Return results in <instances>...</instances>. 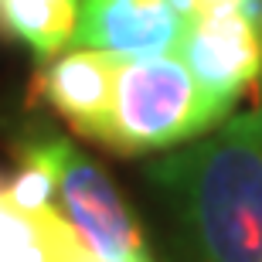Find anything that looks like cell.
<instances>
[{"mask_svg":"<svg viewBox=\"0 0 262 262\" xmlns=\"http://www.w3.org/2000/svg\"><path fill=\"white\" fill-rule=\"evenodd\" d=\"M38 92L75 133L116 154L191 143L232 116V106L214 99L181 55L119 58L68 48L41 72Z\"/></svg>","mask_w":262,"mask_h":262,"instance_id":"6da1fadb","label":"cell"},{"mask_svg":"<svg viewBox=\"0 0 262 262\" xmlns=\"http://www.w3.org/2000/svg\"><path fill=\"white\" fill-rule=\"evenodd\" d=\"M0 24L38 61L65 55L78 31V0H0Z\"/></svg>","mask_w":262,"mask_h":262,"instance_id":"52a82bcc","label":"cell"},{"mask_svg":"<svg viewBox=\"0 0 262 262\" xmlns=\"http://www.w3.org/2000/svg\"><path fill=\"white\" fill-rule=\"evenodd\" d=\"M177 55L214 99L235 106L262 78V10H218L187 24Z\"/></svg>","mask_w":262,"mask_h":262,"instance_id":"277c9868","label":"cell"},{"mask_svg":"<svg viewBox=\"0 0 262 262\" xmlns=\"http://www.w3.org/2000/svg\"><path fill=\"white\" fill-rule=\"evenodd\" d=\"M0 262H102L51 198L0 184Z\"/></svg>","mask_w":262,"mask_h":262,"instance_id":"8992f818","label":"cell"},{"mask_svg":"<svg viewBox=\"0 0 262 262\" xmlns=\"http://www.w3.org/2000/svg\"><path fill=\"white\" fill-rule=\"evenodd\" d=\"M14 150L20 164L45 177L51 204L102 262H154L116 187L78 146L48 126H28L14 136Z\"/></svg>","mask_w":262,"mask_h":262,"instance_id":"3957f363","label":"cell"},{"mask_svg":"<svg viewBox=\"0 0 262 262\" xmlns=\"http://www.w3.org/2000/svg\"><path fill=\"white\" fill-rule=\"evenodd\" d=\"M187 20L170 0H78V31L72 48L106 51L119 58L177 55Z\"/></svg>","mask_w":262,"mask_h":262,"instance_id":"5b68a950","label":"cell"},{"mask_svg":"<svg viewBox=\"0 0 262 262\" xmlns=\"http://www.w3.org/2000/svg\"><path fill=\"white\" fill-rule=\"evenodd\" d=\"M194 262H262V89L252 109L150 167Z\"/></svg>","mask_w":262,"mask_h":262,"instance_id":"7a4b0ae2","label":"cell"},{"mask_svg":"<svg viewBox=\"0 0 262 262\" xmlns=\"http://www.w3.org/2000/svg\"><path fill=\"white\" fill-rule=\"evenodd\" d=\"M170 4L187 24H194L208 14H218V10H262V0H170Z\"/></svg>","mask_w":262,"mask_h":262,"instance_id":"ba28073f","label":"cell"}]
</instances>
